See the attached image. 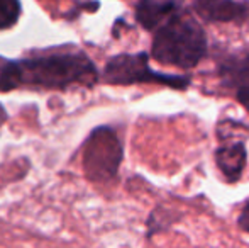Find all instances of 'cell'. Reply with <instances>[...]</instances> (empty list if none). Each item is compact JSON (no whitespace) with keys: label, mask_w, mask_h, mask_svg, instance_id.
Returning <instances> with one entry per match:
<instances>
[{"label":"cell","mask_w":249,"mask_h":248,"mask_svg":"<svg viewBox=\"0 0 249 248\" xmlns=\"http://www.w3.org/2000/svg\"><path fill=\"white\" fill-rule=\"evenodd\" d=\"M20 85L65 89L70 85H93L99 73L93 61L82 51H53L17 61Z\"/></svg>","instance_id":"cell-1"},{"label":"cell","mask_w":249,"mask_h":248,"mask_svg":"<svg viewBox=\"0 0 249 248\" xmlns=\"http://www.w3.org/2000/svg\"><path fill=\"white\" fill-rule=\"evenodd\" d=\"M153 57L163 65L194 68L207 51L202 27L188 16H171L158 27L153 39Z\"/></svg>","instance_id":"cell-2"},{"label":"cell","mask_w":249,"mask_h":248,"mask_svg":"<svg viewBox=\"0 0 249 248\" xmlns=\"http://www.w3.org/2000/svg\"><path fill=\"white\" fill-rule=\"evenodd\" d=\"M122 160V143L108 126L93 129L83 148V169L90 180L105 182L117 175Z\"/></svg>","instance_id":"cell-3"},{"label":"cell","mask_w":249,"mask_h":248,"mask_svg":"<svg viewBox=\"0 0 249 248\" xmlns=\"http://www.w3.org/2000/svg\"><path fill=\"white\" fill-rule=\"evenodd\" d=\"M104 78L114 85H132V83H163L173 89H187L190 80L180 75H161L149 68L148 55H119L105 65Z\"/></svg>","instance_id":"cell-4"},{"label":"cell","mask_w":249,"mask_h":248,"mask_svg":"<svg viewBox=\"0 0 249 248\" xmlns=\"http://www.w3.org/2000/svg\"><path fill=\"white\" fill-rule=\"evenodd\" d=\"M195 12L209 22H243L249 19V2L239 0H197Z\"/></svg>","instance_id":"cell-5"},{"label":"cell","mask_w":249,"mask_h":248,"mask_svg":"<svg viewBox=\"0 0 249 248\" xmlns=\"http://www.w3.org/2000/svg\"><path fill=\"white\" fill-rule=\"evenodd\" d=\"M171 16H175L173 0H139L136 7V19L144 29H158Z\"/></svg>","instance_id":"cell-6"},{"label":"cell","mask_w":249,"mask_h":248,"mask_svg":"<svg viewBox=\"0 0 249 248\" xmlns=\"http://www.w3.org/2000/svg\"><path fill=\"white\" fill-rule=\"evenodd\" d=\"M215 162L224 177L231 182H236L243 175V170L246 167V148L243 143L222 146L215 152Z\"/></svg>","instance_id":"cell-7"},{"label":"cell","mask_w":249,"mask_h":248,"mask_svg":"<svg viewBox=\"0 0 249 248\" xmlns=\"http://www.w3.org/2000/svg\"><path fill=\"white\" fill-rule=\"evenodd\" d=\"M220 75L229 85L237 89L249 85V55L243 58H231L220 66Z\"/></svg>","instance_id":"cell-8"},{"label":"cell","mask_w":249,"mask_h":248,"mask_svg":"<svg viewBox=\"0 0 249 248\" xmlns=\"http://www.w3.org/2000/svg\"><path fill=\"white\" fill-rule=\"evenodd\" d=\"M20 85L19 68L17 61H10L7 58L0 57V92L17 89Z\"/></svg>","instance_id":"cell-9"},{"label":"cell","mask_w":249,"mask_h":248,"mask_svg":"<svg viewBox=\"0 0 249 248\" xmlns=\"http://www.w3.org/2000/svg\"><path fill=\"white\" fill-rule=\"evenodd\" d=\"M20 12L22 9H20L19 0H0V31L16 26Z\"/></svg>","instance_id":"cell-10"},{"label":"cell","mask_w":249,"mask_h":248,"mask_svg":"<svg viewBox=\"0 0 249 248\" xmlns=\"http://www.w3.org/2000/svg\"><path fill=\"white\" fill-rule=\"evenodd\" d=\"M237 99L244 107L249 111V85H244L241 89H237Z\"/></svg>","instance_id":"cell-11"},{"label":"cell","mask_w":249,"mask_h":248,"mask_svg":"<svg viewBox=\"0 0 249 248\" xmlns=\"http://www.w3.org/2000/svg\"><path fill=\"white\" fill-rule=\"evenodd\" d=\"M239 226H241V229L249 233V202L244 206L243 212H241V216H239Z\"/></svg>","instance_id":"cell-12"},{"label":"cell","mask_w":249,"mask_h":248,"mask_svg":"<svg viewBox=\"0 0 249 248\" xmlns=\"http://www.w3.org/2000/svg\"><path fill=\"white\" fill-rule=\"evenodd\" d=\"M7 119V114H5V109H3L2 106H0V124L3 123V121Z\"/></svg>","instance_id":"cell-13"}]
</instances>
